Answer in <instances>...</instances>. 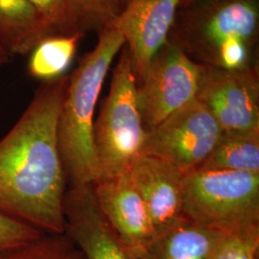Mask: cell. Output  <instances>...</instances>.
<instances>
[{"mask_svg": "<svg viewBox=\"0 0 259 259\" xmlns=\"http://www.w3.org/2000/svg\"><path fill=\"white\" fill-rule=\"evenodd\" d=\"M69 76L45 81L0 139V214L45 233L65 232L66 176L58 124Z\"/></svg>", "mask_w": 259, "mask_h": 259, "instance_id": "6da1fadb", "label": "cell"}, {"mask_svg": "<svg viewBox=\"0 0 259 259\" xmlns=\"http://www.w3.org/2000/svg\"><path fill=\"white\" fill-rule=\"evenodd\" d=\"M259 0H195L179 7L168 41L193 62L229 70L255 65Z\"/></svg>", "mask_w": 259, "mask_h": 259, "instance_id": "7a4b0ae2", "label": "cell"}, {"mask_svg": "<svg viewBox=\"0 0 259 259\" xmlns=\"http://www.w3.org/2000/svg\"><path fill=\"white\" fill-rule=\"evenodd\" d=\"M124 45L114 20L103 28L95 48L83 56L69 76L58 124L59 149L69 187L97 181L94 111L109 68Z\"/></svg>", "mask_w": 259, "mask_h": 259, "instance_id": "3957f363", "label": "cell"}, {"mask_svg": "<svg viewBox=\"0 0 259 259\" xmlns=\"http://www.w3.org/2000/svg\"><path fill=\"white\" fill-rule=\"evenodd\" d=\"M147 132L139 111L137 78L128 47H122L111 90L93 123V147L97 182L129 171L141 153Z\"/></svg>", "mask_w": 259, "mask_h": 259, "instance_id": "277c9868", "label": "cell"}, {"mask_svg": "<svg viewBox=\"0 0 259 259\" xmlns=\"http://www.w3.org/2000/svg\"><path fill=\"white\" fill-rule=\"evenodd\" d=\"M183 185L186 219L224 233L259 230V173L200 168Z\"/></svg>", "mask_w": 259, "mask_h": 259, "instance_id": "5b68a950", "label": "cell"}, {"mask_svg": "<svg viewBox=\"0 0 259 259\" xmlns=\"http://www.w3.org/2000/svg\"><path fill=\"white\" fill-rule=\"evenodd\" d=\"M202 65L168 41L137 82L139 111L146 132L196 99Z\"/></svg>", "mask_w": 259, "mask_h": 259, "instance_id": "8992f818", "label": "cell"}, {"mask_svg": "<svg viewBox=\"0 0 259 259\" xmlns=\"http://www.w3.org/2000/svg\"><path fill=\"white\" fill-rule=\"evenodd\" d=\"M222 134L209 111L194 99L147 132L140 154L160 158L185 176L202 167Z\"/></svg>", "mask_w": 259, "mask_h": 259, "instance_id": "52a82bcc", "label": "cell"}, {"mask_svg": "<svg viewBox=\"0 0 259 259\" xmlns=\"http://www.w3.org/2000/svg\"><path fill=\"white\" fill-rule=\"evenodd\" d=\"M196 99L223 132H259L257 65L237 70L202 65Z\"/></svg>", "mask_w": 259, "mask_h": 259, "instance_id": "ba28073f", "label": "cell"}, {"mask_svg": "<svg viewBox=\"0 0 259 259\" xmlns=\"http://www.w3.org/2000/svg\"><path fill=\"white\" fill-rule=\"evenodd\" d=\"M93 185L71 186L65 192V234L85 259H136L100 211Z\"/></svg>", "mask_w": 259, "mask_h": 259, "instance_id": "9c48e42d", "label": "cell"}, {"mask_svg": "<svg viewBox=\"0 0 259 259\" xmlns=\"http://www.w3.org/2000/svg\"><path fill=\"white\" fill-rule=\"evenodd\" d=\"M182 0H130L115 23L129 49L137 82L168 39Z\"/></svg>", "mask_w": 259, "mask_h": 259, "instance_id": "30bf717a", "label": "cell"}, {"mask_svg": "<svg viewBox=\"0 0 259 259\" xmlns=\"http://www.w3.org/2000/svg\"><path fill=\"white\" fill-rule=\"evenodd\" d=\"M93 186L100 211L131 251L141 249L154 238V224L129 171Z\"/></svg>", "mask_w": 259, "mask_h": 259, "instance_id": "8fae6325", "label": "cell"}, {"mask_svg": "<svg viewBox=\"0 0 259 259\" xmlns=\"http://www.w3.org/2000/svg\"><path fill=\"white\" fill-rule=\"evenodd\" d=\"M129 173L146 204L156 234L185 218L184 175L178 169L160 158L139 154Z\"/></svg>", "mask_w": 259, "mask_h": 259, "instance_id": "7c38bea8", "label": "cell"}, {"mask_svg": "<svg viewBox=\"0 0 259 259\" xmlns=\"http://www.w3.org/2000/svg\"><path fill=\"white\" fill-rule=\"evenodd\" d=\"M224 235L185 217L132 253L136 259H212Z\"/></svg>", "mask_w": 259, "mask_h": 259, "instance_id": "4fadbf2b", "label": "cell"}, {"mask_svg": "<svg viewBox=\"0 0 259 259\" xmlns=\"http://www.w3.org/2000/svg\"><path fill=\"white\" fill-rule=\"evenodd\" d=\"M50 37L51 28L29 0H0V44L11 57L27 55Z\"/></svg>", "mask_w": 259, "mask_h": 259, "instance_id": "5bb4252c", "label": "cell"}, {"mask_svg": "<svg viewBox=\"0 0 259 259\" xmlns=\"http://www.w3.org/2000/svg\"><path fill=\"white\" fill-rule=\"evenodd\" d=\"M201 168L259 173V132H223Z\"/></svg>", "mask_w": 259, "mask_h": 259, "instance_id": "9a60e30c", "label": "cell"}, {"mask_svg": "<svg viewBox=\"0 0 259 259\" xmlns=\"http://www.w3.org/2000/svg\"><path fill=\"white\" fill-rule=\"evenodd\" d=\"M83 37L82 34L75 33L70 36H54L42 39L31 52L28 63L29 74L42 82L64 76Z\"/></svg>", "mask_w": 259, "mask_h": 259, "instance_id": "2e32d148", "label": "cell"}, {"mask_svg": "<svg viewBox=\"0 0 259 259\" xmlns=\"http://www.w3.org/2000/svg\"><path fill=\"white\" fill-rule=\"evenodd\" d=\"M122 10V0H66L68 34L100 33L119 17Z\"/></svg>", "mask_w": 259, "mask_h": 259, "instance_id": "e0dca14e", "label": "cell"}, {"mask_svg": "<svg viewBox=\"0 0 259 259\" xmlns=\"http://www.w3.org/2000/svg\"><path fill=\"white\" fill-rule=\"evenodd\" d=\"M0 259H85L65 233H44L35 240L0 251Z\"/></svg>", "mask_w": 259, "mask_h": 259, "instance_id": "ac0fdd59", "label": "cell"}, {"mask_svg": "<svg viewBox=\"0 0 259 259\" xmlns=\"http://www.w3.org/2000/svg\"><path fill=\"white\" fill-rule=\"evenodd\" d=\"M259 230L225 233L212 259H256Z\"/></svg>", "mask_w": 259, "mask_h": 259, "instance_id": "d6986e66", "label": "cell"}, {"mask_svg": "<svg viewBox=\"0 0 259 259\" xmlns=\"http://www.w3.org/2000/svg\"><path fill=\"white\" fill-rule=\"evenodd\" d=\"M45 232L0 214V251L35 240Z\"/></svg>", "mask_w": 259, "mask_h": 259, "instance_id": "ffe728a7", "label": "cell"}, {"mask_svg": "<svg viewBox=\"0 0 259 259\" xmlns=\"http://www.w3.org/2000/svg\"><path fill=\"white\" fill-rule=\"evenodd\" d=\"M51 28L54 36H70L67 29L66 0H29Z\"/></svg>", "mask_w": 259, "mask_h": 259, "instance_id": "44dd1931", "label": "cell"}, {"mask_svg": "<svg viewBox=\"0 0 259 259\" xmlns=\"http://www.w3.org/2000/svg\"><path fill=\"white\" fill-rule=\"evenodd\" d=\"M10 60H11V56L0 44V67L7 65L9 63Z\"/></svg>", "mask_w": 259, "mask_h": 259, "instance_id": "7402d4cb", "label": "cell"}, {"mask_svg": "<svg viewBox=\"0 0 259 259\" xmlns=\"http://www.w3.org/2000/svg\"><path fill=\"white\" fill-rule=\"evenodd\" d=\"M193 1H195V0H182V1H181V4H180V6H179V7L187 5V4H189V3L193 2Z\"/></svg>", "mask_w": 259, "mask_h": 259, "instance_id": "603a6c76", "label": "cell"}, {"mask_svg": "<svg viewBox=\"0 0 259 259\" xmlns=\"http://www.w3.org/2000/svg\"><path fill=\"white\" fill-rule=\"evenodd\" d=\"M130 0H122V4H123V9H124V7L126 6V4L129 2Z\"/></svg>", "mask_w": 259, "mask_h": 259, "instance_id": "cb8c5ba5", "label": "cell"}]
</instances>
